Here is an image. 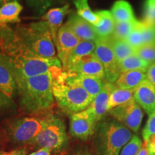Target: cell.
<instances>
[{
	"label": "cell",
	"mask_w": 155,
	"mask_h": 155,
	"mask_svg": "<svg viewBox=\"0 0 155 155\" xmlns=\"http://www.w3.org/2000/svg\"><path fill=\"white\" fill-rule=\"evenodd\" d=\"M63 80L70 84L80 86L86 91V92L94 99V98L103 90L108 81L106 79L99 78L94 76L79 74L68 71L60 72Z\"/></svg>",
	"instance_id": "cell-11"
},
{
	"label": "cell",
	"mask_w": 155,
	"mask_h": 155,
	"mask_svg": "<svg viewBox=\"0 0 155 155\" xmlns=\"http://www.w3.org/2000/svg\"><path fill=\"white\" fill-rule=\"evenodd\" d=\"M149 66L150 64L141 59L137 54L126 58L119 63V68L121 73L130 71H147Z\"/></svg>",
	"instance_id": "cell-26"
},
{
	"label": "cell",
	"mask_w": 155,
	"mask_h": 155,
	"mask_svg": "<svg viewBox=\"0 0 155 155\" xmlns=\"http://www.w3.org/2000/svg\"><path fill=\"white\" fill-rule=\"evenodd\" d=\"M96 48V42L94 41H87V40H81L79 43L75 46L72 50L68 58L66 68L64 71H67L77 62H78L81 58L85 56L94 53Z\"/></svg>",
	"instance_id": "cell-21"
},
{
	"label": "cell",
	"mask_w": 155,
	"mask_h": 155,
	"mask_svg": "<svg viewBox=\"0 0 155 155\" xmlns=\"http://www.w3.org/2000/svg\"><path fill=\"white\" fill-rule=\"evenodd\" d=\"M108 113L114 119L134 132L139 130L144 116L140 106L134 98L123 105L112 108Z\"/></svg>",
	"instance_id": "cell-9"
},
{
	"label": "cell",
	"mask_w": 155,
	"mask_h": 155,
	"mask_svg": "<svg viewBox=\"0 0 155 155\" xmlns=\"http://www.w3.org/2000/svg\"><path fill=\"white\" fill-rule=\"evenodd\" d=\"M114 55L118 63H121L126 58L136 54V49L130 45L127 40H115L111 37L109 38Z\"/></svg>",
	"instance_id": "cell-25"
},
{
	"label": "cell",
	"mask_w": 155,
	"mask_h": 155,
	"mask_svg": "<svg viewBox=\"0 0 155 155\" xmlns=\"http://www.w3.org/2000/svg\"><path fill=\"white\" fill-rule=\"evenodd\" d=\"M0 155H26V151L24 150L0 151Z\"/></svg>",
	"instance_id": "cell-40"
},
{
	"label": "cell",
	"mask_w": 155,
	"mask_h": 155,
	"mask_svg": "<svg viewBox=\"0 0 155 155\" xmlns=\"http://www.w3.org/2000/svg\"><path fill=\"white\" fill-rule=\"evenodd\" d=\"M142 38L143 45H144L155 43V31L154 26H149L142 22Z\"/></svg>",
	"instance_id": "cell-35"
},
{
	"label": "cell",
	"mask_w": 155,
	"mask_h": 155,
	"mask_svg": "<svg viewBox=\"0 0 155 155\" xmlns=\"http://www.w3.org/2000/svg\"><path fill=\"white\" fill-rule=\"evenodd\" d=\"M144 142L147 144L148 155H155V135Z\"/></svg>",
	"instance_id": "cell-38"
},
{
	"label": "cell",
	"mask_w": 155,
	"mask_h": 155,
	"mask_svg": "<svg viewBox=\"0 0 155 155\" xmlns=\"http://www.w3.org/2000/svg\"><path fill=\"white\" fill-rule=\"evenodd\" d=\"M67 71L79 74L106 79L104 66L95 55L94 53L81 58L80 61Z\"/></svg>",
	"instance_id": "cell-14"
},
{
	"label": "cell",
	"mask_w": 155,
	"mask_h": 155,
	"mask_svg": "<svg viewBox=\"0 0 155 155\" xmlns=\"http://www.w3.org/2000/svg\"><path fill=\"white\" fill-rule=\"evenodd\" d=\"M139 22L138 19H135L134 20L128 21V22H116L111 38L115 40H126Z\"/></svg>",
	"instance_id": "cell-28"
},
{
	"label": "cell",
	"mask_w": 155,
	"mask_h": 155,
	"mask_svg": "<svg viewBox=\"0 0 155 155\" xmlns=\"http://www.w3.org/2000/svg\"><path fill=\"white\" fill-rule=\"evenodd\" d=\"M96 14L98 17V22L94 27L98 38L103 39L111 38L116 24L111 12L99 10L96 12Z\"/></svg>",
	"instance_id": "cell-18"
},
{
	"label": "cell",
	"mask_w": 155,
	"mask_h": 155,
	"mask_svg": "<svg viewBox=\"0 0 155 155\" xmlns=\"http://www.w3.org/2000/svg\"><path fill=\"white\" fill-rule=\"evenodd\" d=\"M12 1H15V0H0V7L4 5H5V4L9 3V2H12Z\"/></svg>",
	"instance_id": "cell-43"
},
{
	"label": "cell",
	"mask_w": 155,
	"mask_h": 155,
	"mask_svg": "<svg viewBox=\"0 0 155 155\" xmlns=\"http://www.w3.org/2000/svg\"><path fill=\"white\" fill-rule=\"evenodd\" d=\"M65 25L80 40L96 42L98 38L94 25L85 20L74 12H71L69 15Z\"/></svg>",
	"instance_id": "cell-13"
},
{
	"label": "cell",
	"mask_w": 155,
	"mask_h": 155,
	"mask_svg": "<svg viewBox=\"0 0 155 155\" xmlns=\"http://www.w3.org/2000/svg\"><path fill=\"white\" fill-rule=\"evenodd\" d=\"M147 80L155 87V63L150 64L147 71Z\"/></svg>",
	"instance_id": "cell-37"
},
{
	"label": "cell",
	"mask_w": 155,
	"mask_h": 155,
	"mask_svg": "<svg viewBox=\"0 0 155 155\" xmlns=\"http://www.w3.org/2000/svg\"><path fill=\"white\" fill-rule=\"evenodd\" d=\"M134 99L150 115L155 111V87L146 79L135 89Z\"/></svg>",
	"instance_id": "cell-15"
},
{
	"label": "cell",
	"mask_w": 155,
	"mask_h": 155,
	"mask_svg": "<svg viewBox=\"0 0 155 155\" xmlns=\"http://www.w3.org/2000/svg\"><path fill=\"white\" fill-rule=\"evenodd\" d=\"M94 134L97 155H119L133 137L131 131L114 118L98 122Z\"/></svg>",
	"instance_id": "cell-3"
},
{
	"label": "cell",
	"mask_w": 155,
	"mask_h": 155,
	"mask_svg": "<svg viewBox=\"0 0 155 155\" xmlns=\"http://www.w3.org/2000/svg\"><path fill=\"white\" fill-rule=\"evenodd\" d=\"M154 31H155V25H154Z\"/></svg>",
	"instance_id": "cell-44"
},
{
	"label": "cell",
	"mask_w": 155,
	"mask_h": 155,
	"mask_svg": "<svg viewBox=\"0 0 155 155\" xmlns=\"http://www.w3.org/2000/svg\"><path fill=\"white\" fill-rule=\"evenodd\" d=\"M111 13L116 22H128L137 19L131 5L125 0L115 2L111 7Z\"/></svg>",
	"instance_id": "cell-23"
},
{
	"label": "cell",
	"mask_w": 155,
	"mask_h": 155,
	"mask_svg": "<svg viewBox=\"0 0 155 155\" xmlns=\"http://www.w3.org/2000/svg\"><path fill=\"white\" fill-rule=\"evenodd\" d=\"M45 117L26 116L17 118L7 124L6 132L9 139L15 144H34L37 137L44 126Z\"/></svg>",
	"instance_id": "cell-7"
},
{
	"label": "cell",
	"mask_w": 155,
	"mask_h": 155,
	"mask_svg": "<svg viewBox=\"0 0 155 155\" xmlns=\"http://www.w3.org/2000/svg\"><path fill=\"white\" fill-rule=\"evenodd\" d=\"M69 5H65L63 7L50 9L42 17V21L47 22L48 25H49V28L55 45L56 42H57L58 30L62 26L61 25L62 22H63L64 17L69 12Z\"/></svg>",
	"instance_id": "cell-17"
},
{
	"label": "cell",
	"mask_w": 155,
	"mask_h": 155,
	"mask_svg": "<svg viewBox=\"0 0 155 155\" xmlns=\"http://www.w3.org/2000/svg\"><path fill=\"white\" fill-rule=\"evenodd\" d=\"M141 28H142V21H139L138 24L137 25V26L134 28V30L131 31L129 35L126 39L128 43L132 46L134 48H135V49L140 48L141 46L144 45L143 44Z\"/></svg>",
	"instance_id": "cell-31"
},
{
	"label": "cell",
	"mask_w": 155,
	"mask_h": 155,
	"mask_svg": "<svg viewBox=\"0 0 155 155\" xmlns=\"http://www.w3.org/2000/svg\"><path fill=\"white\" fill-rule=\"evenodd\" d=\"M114 86V83L109 82L106 83L105 87L95 97L91 105L86 108L88 113L96 119L98 123L104 119L106 114L108 112V101Z\"/></svg>",
	"instance_id": "cell-16"
},
{
	"label": "cell",
	"mask_w": 155,
	"mask_h": 155,
	"mask_svg": "<svg viewBox=\"0 0 155 155\" xmlns=\"http://www.w3.org/2000/svg\"><path fill=\"white\" fill-rule=\"evenodd\" d=\"M71 155H94L86 147H79L75 148Z\"/></svg>",
	"instance_id": "cell-39"
},
{
	"label": "cell",
	"mask_w": 155,
	"mask_h": 155,
	"mask_svg": "<svg viewBox=\"0 0 155 155\" xmlns=\"http://www.w3.org/2000/svg\"><path fill=\"white\" fill-rule=\"evenodd\" d=\"M136 54L150 65L155 63V43L141 46L136 49Z\"/></svg>",
	"instance_id": "cell-30"
},
{
	"label": "cell",
	"mask_w": 155,
	"mask_h": 155,
	"mask_svg": "<svg viewBox=\"0 0 155 155\" xmlns=\"http://www.w3.org/2000/svg\"><path fill=\"white\" fill-rule=\"evenodd\" d=\"M27 2L31 8L39 15L43 14L52 3V0H27Z\"/></svg>",
	"instance_id": "cell-34"
},
{
	"label": "cell",
	"mask_w": 155,
	"mask_h": 155,
	"mask_svg": "<svg viewBox=\"0 0 155 155\" xmlns=\"http://www.w3.org/2000/svg\"><path fill=\"white\" fill-rule=\"evenodd\" d=\"M80 41L65 25H62L58 30L55 48L58 50V59L61 61L64 70L66 68L70 54Z\"/></svg>",
	"instance_id": "cell-12"
},
{
	"label": "cell",
	"mask_w": 155,
	"mask_h": 155,
	"mask_svg": "<svg viewBox=\"0 0 155 155\" xmlns=\"http://www.w3.org/2000/svg\"><path fill=\"white\" fill-rule=\"evenodd\" d=\"M155 135V111L149 115V118L142 131L144 141H147Z\"/></svg>",
	"instance_id": "cell-33"
},
{
	"label": "cell",
	"mask_w": 155,
	"mask_h": 155,
	"mask_svg": "<svg viewBox=\"0 0 155 155\" xmlns=\"http://www.w3.org/2000/svg\"><path fill=\"white\" fill-rule=\"evenodd\" d=\"M22 6L17 0L10 2L0 7V25L20 22L19 14L22 11Z\"/></svg>",
	"instance_id": "cell-20"
},
{
	"label": "cell",
	"mask_w": 155,
	"mask_h": 155,
	"mask_svg": "<svg viewBox=\"0 0 155 155\" xmlns=\"http://www.w3.org/2000/svg\"><path fill=\"white\" fill-rule=\"evenodd\" d=\"M62 70L53 72V94L59 108L64 113L71 116L86 109L94 98L81 87L64 81L60 74Z\"/></svg>",
	"instance_id": "cell-4"
},
{
	"label": "cell",
	"mask_w": 155,
	"mask_h": 155,
	"mask_svg": "<svg viewBox=\"0 0 155 155\" xmlns=\"http://www.w3.org/2000/svg\"><path fill=\"white\" fill-rule=\"evenodd\" d=\"M28 155H52L51 151L47 148H40Z\"/></svg>",
	"instance_id": "cell-41"
},
{
	"label": "cell",
	"mask_w": 155,
	"mask_h": 155,
	"mask_svg": "<svg viewBox=\"0 0 155 155\" xmlns=\"http://www.w3.org/2000/svg\"><path fill=\"white\" fill-rule=\"evenodd\" d=\"M109 38L97 39L95 42L96 48L94 54L104 66L106 80L109 83H114L119 77L121 72L119 63L116 61L112 50Z\"/></svg>",
	"instance_id": "cell-8"
},
{
	"label": "cell",
	"mask_w": 155,
	"mask_h": 155,
	"mask_svg": "<svg viewBox=\"0 0 155 155\" xmlns=\"http://www.w3.org/2000/svg\"><path fill=\"white\" fill-rule=\"evenodd\" d=\"M34 145L36 148H47L57 153L66 151L69 141L66 127L63 120L54 114L46 116L43 127L37 137Z\"/></svg>",
	"instance_id": "cell-6"
},
{
	"label": "cell",
	"mask_w": 155,
	"mask_h": 155,
	"mask_svg": "<svg viewBox=\"0 0 155 155\" xmlns=\"http://www.w3.org/2000/svg\"><path fill=\"white\" fill-rule=\"evenodd\" d=\"M53 72L17 81L19 105L25 112L38 114L54 105Z\"/></svg>",
	"instance_id": "cell-2"
},
{
	"label": "cell",
	"mask_w": 155,
	"mask_h": 155,
	"mask_svg": "<svg viewBox=\"0 0 155 155\" xmlns=\"http://www.w3.org/2000/svg\"><path fill=\"white\" fill-rule=\"evenodd\" d=\"M137 155H148V152H147V147L146 142L143 143V146L141 147V149L139 151Z\"/></svg>",
	"instance_id": "cell-42"
},
{
	"label": "cell",
	"mask_w": 155,
	"mask_h": 155,
	"mask_svg": "<svg viewBox=\"0 0 155 155\" xmlns=\"http://www.w3.org/2000/svg\"><path fill=\"white\" fill-rule=\"evenodd\" d=\"M73 2L77 9V14L79 16L93 25L98 23V17L96 12H94L90 8L88 0H73Z\"/></svg>",
	"instance_id": "cell-27"
},
{
	"label": "cell",
	"mask_w": 155,
	"mask_h": 155,
	"mask_svg": "<svg viewBox=\"0 0 155 155\" xmlns=\"http://www.w3.org/2000/svg\"><path fill=\"white\" fill-rule=\"evenodd\" d=\"M15 31L25 45L36 55L45 58H55V44L47 22L18 25Z\"/></svg>",
	"instance_id": "cell-5"
},
{
	"label": "cell",
	"mask_w": 155,
	"mask_h": 155,
	"mask_svg": "<svg viewBox=\"0 0 155 155\" xmlns=\"http://www.w3.org/2000/svg\"><path fill=\"white\" fill-rule=\"evenodd\" d=\"M0 62L9 70L15 81L63 69L58 58L36 55L7 25H0Z\"/></svg>",
	"instance_id": "cell-1"
},
{
	"label": "cell",
	"mask_w": 155,
	"mask_h": 155,
	"mask_svg": "<svg viewBox=\"0 0 155 155\" xmlns=\"http://www.w3.org/2000/svg\"><path fill=\"white\" fill-rule=\"evenodd\" d=\"M146 79L147 71H130L121 73L114 84L121 89L135 90Z\"/></svg>",
	"instance_id": "cell-19"
},
{
	"label": "cell",
	"mask_w": 155,
	"mask_h": 155,
	"mask_svg": "<svg viewBox=\"0 0 155 155\" xmlns=\"http://www.w3.org/2000/svg\"><path fill=\"white\" fill-rule=\"evenodd\" d=\"M0 91L13 98L17 93V83L9 70L0 62Z\"/></svg>",
	"instance_id": "cell-22"
},
{
	"label": "cell",
	"mask_w": 155,
	"mask_h": 155,
	"mask_svg": "<svg viewBox=\"0 0 155 155\" xmlns=\"http://www.w3.org/2000/svg\"><path fill=\"white\" fill-rule=\"evenodd\" d=\"M142 22L149 26L155 25V0H145Z\"/></svg>",
	"instance_id": "cell-32"
},
{
	"label": "cell",
	"mask_w": 155,
	"mask_h": 155,
	"mask_svg": "<svg viewBox=\"0 0 155 155\" xmlns=\"http://www.w3.org/2000/svg\"><path fill=\"white\" fill-rule=\"evenodd\" d=\"M143 146V142L140 137L133 135L131 140L122 149L119 155H137Z\"/></svg>",
	"instance_id": "cell-29"
},
{
	"label": "cell",
	"mask_w": 155,
	"mask_h": 155,
	"mask_svg": "<svg viewBox=\"0 0 155 155\" xmlns=\"http://www.w3.org/2000/svg\"><path fill=\"white\" fill-rule=\"evenodd\" d=\"M134 91L135 90L121 89L114 86L111 92V94H110L109 101H108V111L111 110L112 108L123 105L126 103L129 102V101L132 100L134 98Z\"/></svg>",
	"instance_id": "cell-24"
},
{
	"label": "cell",
	"mask_w": 155,
	"mask_h": 155,
	"mask_svg": "<svg viewBox=\"0 0 155 155\" xmlns=\"http://www.w3.org/2000/svg\"><path fill=\"white\" fill-rule=\"evenodd\" d=\"M15 108L12 98H9L5 94L0 91V114L7 113Z\"/></svg>",
	"instance_id": "cell-36"
},
{
	"label": "cell",
	"mask_w": 155,
	"mask_h": 155,
	"mask_svg": "<svg viewBox=\"0 0 155 155\" xmlns=\"http://www.w3.org/2000/svg\"><path fill=\"white\" fill-rule=\"evenodd\" d=\"M98 122L86 109L70 116V134L74 139L86 141L96 131Z\"/></svg>",
	"instance_id": "cell-10"
}]
</instances>
